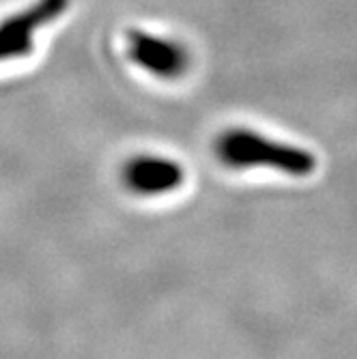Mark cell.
Wrapping results in <instances>:
<instances>
[{
  "instance_id": "cell-1",
  "label": "cell",
  "mask_w": 357,
  "mask_h": 359,
  "mask_svg": "<svg viewBox=\"0 0 357 359\" xmlns=\"http://www.w3.org/2000/svg\"><path fill=\"white\" fill-rule=\"evenodd\" d=\"M215 151L222 164L235 170L269 168L288 177H310L316 170V157L308 149L267 138L252 129L224 132Z\"/></svg>"
},
{
  "instance_id": "cell-2",
  "label": "cell",
  "mask_w": 357,
  "mask_h": 359,
  "mask_svg": "<svg viewBox=\"0 0 357 359\" xmlns=\"http://www.w3.org/2000/svg\"><path fill=\"white\" fill-rule=\"evenodd\" d=\"M127 56L140 69L164 80L183 76L189 65L187 50L179 41L157 37L144 30H132L127 35Z\"/></svg>"
},
{
  "instance_id": "cell-3",
  "label": "cell",
  "mask_w": 357,
  "mask_h": 359,
  "mask_svg": "<svg viewBox=\"0 0 357 359\" xmlns=\"http://www.w3.org/2000/svg\"><path fill=\"white\" fill-rule=\"evenodd\" d=\"M69 0H39L28 11L0 22V60L26 56L35 46V32L56 20Z\"/></svg>"
},
{
  "instance_id": "cell-4",
  "label": "cell",
  "mask_w": 357,
  "mask_h": 359,
  "mask_svg": "<svg viewBox=\"0 0 357 359\" xmlns=\"http://www.w3.org/2000/svg\"><path fill=\"white\" fill-rule=\"evenodd\" d=\"M185 170L179 161L159 155H136L123 168V181L134 194L161 196L183 185Z\"/></svg>"
}]
</instances>
